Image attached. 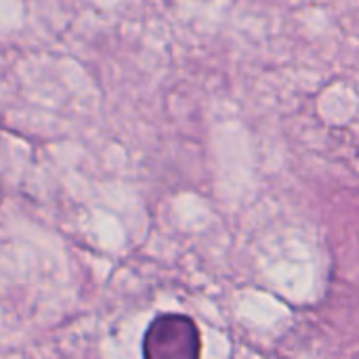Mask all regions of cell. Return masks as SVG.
Returning a JSON list of instances; mask_svg holds the SVG:
<instances>
[{
	"label": "cell",
	"mask_w": 359,
	"mask_h": 359,
	"mask_svg": "<svg viewBox=\"0 0 359 359\" xmlns=\"http://www.w3.org/2000/svg\"><path fill=\"white\" fill-rule=\"evenodd\" d=\"M202 339L196 322L181 313H162L145 330L143 359H200Z\"/></svg>",
	"instance_id": "6da1fadb"
},
{
	"label": "cell",
	"mask_w": 359,
	"mask_h": 359,
	"mask_svg": "<svg viewBox=\"0 0 359 359\" xmlns=\"http://www.w3.org/2000/svg\"><path fill=\"white\" fill-rule=\"evenodd\" d=\"M355 359H359V353H358V358H355Z\"/></svg>",
	"instance_id": "7a4b0ae2"
}]
</instances>
